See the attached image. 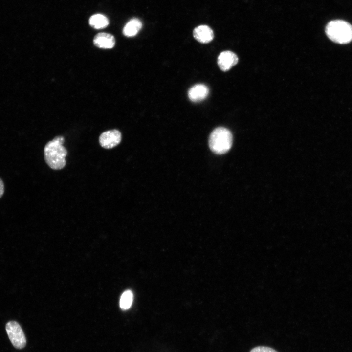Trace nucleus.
<instances>
[{"label":"nucleus","mask_w":352,"mask_h":352,"mask_svg":"<svg viewBox=\"0 0 352 352\" xmlns=\"http://www.w3.org/2000/svg\"><path fill=\"white\" fill-rule=\"evenodd\" d=\"M193 34L196 40L204 44L209 43L214 38L213 30L206 25H201L196 27Z\"/></svg>","instance_id":"1a4fd4ad"},{"label":"nucleus","mask_w":352,"mask_h":352,"mask_svg":"<svg viewBox=\"0 0 352 352\" xmlns=\"http://www.w3.org/2000/svg\"><path fill=\"white\" fill-rule=\"evenodd\" d=\"M121 139L120 132L117 129H112L102 132L99 137V142L101 147L109 149L117 146Z\"/></svg>","instance_id":"39448f33"},{"label":"nucleus","mask_w":352,"mask_h":352,"mask_svg":"<svg viewBox=\"0 0 352 352\" xmlns=\"http://www.w3.org/2000/svg\"><path fill=\"white\" fill-rule=\"evenodd\" d=\"M65 138L57 136L48 142L44 148V158L46 164L53 170H61L66 165L67 152L63 145Z\"/></svg>","instance_id":"f257e3e1"},{"label":"nucleus","mask_w":352,"mask_h":352,"mask_svg":"<svg viewBox=\"0 0 352 352\" xmlns=\"http://www.w3.org/2000/svg\"><path fill=\"white\" fill-rule=\"evenodd\" d=\"M142 23L141 21L137 18L130 20L124 26L123 29V34L128 37L135 36L141 30Z\"/></svg>","instance_id":"9d476101"},{"label":"nucleus","mask_w":352,"mask_h":352,"mask_svg":"<svg viewBox=\"0 0 352 352\" xmlns=\"http://www.w3.org/2000/svg\"><path fill=\"white\" fill-rule=\"evenodd\" d=\"M238 61L237 55L230 51L221 52L218 57V64L220 69L226 71L235 66Z\"/></svg>","instance_id":"423d86ee"},{"label":"nucleus","mask_w":352,"mask_h":352,"mask_svg":"<svg viewBox=\"0 0 352 352\" xmlns=\"http://www.w3.org/2000/svg\"><path fill=\"white\" fill-rule=\"evenodd\" d=\"M133 293L132 291L127 290L122 294L120 299V307L123 310L129 309L133 301Z\"/></svg>","instance_id":"f8f14e48"},{"label":"nucleus","mask_w":352,"mask_h":352,"mask_svg":"<svg viewBox=\"0 0 352 352\" xmlns=\"http://www.w3.org/2000/svg\"><path fill=\"white\" fill-rule=\"evenodd\" d=\"M325 33L334 43L345 44L352 40V25L341 20L330 22L326 26Z\"/></svg>","instance_id":"f03ea898"},{"label":"nucleus","mask_w":352,"mask_h":352,"mask_svg":"<svg viewBox=\"0 0 352 352\" xmlns=\"http://www.w3.org/2000/svg\"><path fill=\"white\" fill-rule=\"evenodd\" d=\"M5 328L8 337L14 347L20 349L25 347L26 338L22 328L17 322H8Z\"/></svg>","instance_id":"20e7f679"},{"label":"nucleus","mask_w":352,"mask_h":352,"mask_svg":"<svg viewBox=\"0 0 352 352\" xmlns=\"http://www.w3.org/2000/svg\"><path fill=\"white\" fill-rule=\"evenodd\" d=\"M88 22L89 25L93 28L101 29L108 26L109 21L106 16L101 14H96L90 17Z\"/></svg>","instance_id":"9b49d317"},{"label":"nucleus","mask_w":352,"mask_h":352,"mask_svg":"<svg viewBox=\"0 0 352 352\" xmlns=\"http://www.w3.org/2000/svg\"><path fill=\"white\" fill-rule=\"evenodd\" d=\"M4 192V185L3 180L0 177V198L2 197Z\"/></svg>","instance_id":"4468645a"},{"label":"nucleus","mask_w":352,"mask_h":352,"mask_svg":"<svg viewBox=\"0 0 352 352\" xmlns=\"http://www.w3.org/2000/svg\"><path fill=\"white\" fill-rule=\"evenodd\" d=\"M250 352H278L272 348L266 346H257L253 348Z\"/></svg>","instance_id":"ddd939ff"},{"label":"nucleus","mask_w":352,"mask_h":352,"mask_svg":"<svg viewBox=\"0 0 352 352\" xmlns=\"http://www.w3.org/2000/svg\"><path fill=\"white\" fill-rule=\"evenodd\" d=\"M232 140V135L229 130L222 127H218L210 135L209 146L213 153L222 154L230 149Z\"/></svg>","instance_id":"7ed1b4c3"},{"label":"nucleus","mask_w":352,"mask_h":352,"mask_svg":"<svg viewBox=\"0 0 352 352\" xmlns=\"http://www.w3.org/2000/svg\"><path fill=\"white\" fill-rule=\"evenodd\" d=\"M93 44L103 49H111L115 44V39L112 34L105 32L97 34L93 38Z\"/></svg>","instance_id":"0eeeda50"},{"label":"nucleus","mask_w":352,"mask_h":352,"mask_svg":"<svg viewBox=\"0 0 352 352\" xmlns=\"http://www.w3.org/2000/svg\"><path fill=\"white\" fill-rule=\"evenodd\" d=\"M208 93V88L204 84H199L191 87L188 91V95L192 101L197 102L205 99Z\"/></svg>","instance_id":"6e6552de"}]
</instances>
